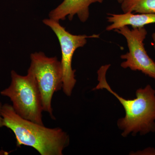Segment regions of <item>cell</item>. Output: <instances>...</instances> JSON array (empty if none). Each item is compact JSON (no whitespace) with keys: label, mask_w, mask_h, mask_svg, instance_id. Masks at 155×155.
Wrapping results in <instances>:
<instances>
[{"label":"cell","mask_w":155,"mask_h":155,"mask_svg":"<svg viewBox=\"0 0 155 155\" xmlns=\"http://www.w3.org/2000/svg\"><path fill=\"white\" fill-rule=\"evenodd\" d=\"M1 113L4 127L13 131L17 147H31L41 155H63L69 146V135L60 127L49 128L23 119L8 104L2 105Z\"/></svg>","instance_id":"7a4b0ae2"},{"label":"cell","mask_w":155,"mask_h":155,"mask_svg":"<svg viewBox=\"0 0 155 155\" xmlns=\"http://www.w3.org/2000/svg\"><path fill=\"white\" fill-rule=\"evenodd\" d=\"M43 22L55 34L60 43L62 54L61 62L63 75L62 90L66 95L70 96L77 81L75 78L76 71L72 68L73 54L78 48L83 47L86 45L87 39L99 38L100 35L72 34L61 25L59 21L50 18L43 19Z\"/></svg>","instance_id":"5b68a950"},{"label":"cell","mask_w":155,"mask_h":155,"mask_svg":"<svg viewBox=\"0 0 155 155\" xmlns=\"http://www.w3.org/2000/svg\"><path fill=\"white\" fill-rule=\"evenodd\" d=\"M11 76L10 86L0 94L10 99L14 110L19 116L43 125L41 97L33 75L28 70L27 75L22 76L12 70Z\"/></svg>","instance_id":"3957f363"},{"label":"cell","mask_w":155,"mask_h":155,"mask_svg":"<svg viewBox=\"0 0 155 155\" xmlns=\"http://www.w3.org/2000/svg\"><path fill=\"white\" fill-rule=\"evenodd\" d=\"M110 64L101 66L98 70V83L93 90H107L123 106L125 116L117 121V126L122 131L123 137L131 134L145 135L155 132V90L150 84L140 88L136 92V98L126 99L114 91L107 81L106 74Z\"/></svg>","instance_id":"6da1fadb"},{"label":"cell","mask_w":155,"mask_h":155,"mask_svg":"<svg viewBox=\"0 0 155 155\" xmlns=\"http://www.w3.org/2000/svg\"><path fill=\"white\" fill-rule=\"evenodd\" d=\"M114 31L125 38L129 50L120 57L125 60L121 64V67L140 71L155 80V63L147 54L143 43L147 34L145 28L130 29L127 26H124Z\"/></svg>","instance_id":"8992f818"},{"label":"cell","mask_w":155,"mask_h":155,"mask_svg":"<svg viewBox=\"0 0 155 155\" xmlns=\"http://www.w3.org/2000/svg\"><path fill=\"white\" fill-rule=\"evenodd\" d=\"M2 103L0 102V127H4V125H3V118L2 117V115H1V109H2Z\"/></svg>","instance_id":"8fae6325"},{"label":"cell","mask_w":155,"mask_h":155,"mask_svg":"<svg viewBox=\"0 0 155 155\" xmlns=\"http://www.w3.org/2000/svg\"><path fill=\"white\" fill-rule=\"evenodd\" d=\"M131 155H155V149L153 148H147L143 150H139Z\"/></svg>","instance_id":"30bf717a"},{"label":"cell","mask_w":155,"mask_h":155,"mask_svg":"<svg viewBox=\"0 0 155 155\" xmlns=\"http://www.w3.org/2000/svg\"><path fill=\"white\" fill-rule=\"evenodd\" d=\"M28 71L33 75L40 93L43 111L53 119L52 100L54 93L63 88V69L61 61L56 57H48L39 52L31 54Z\"/></svg>","instance_id":"277c9868"},{"label":"cell","mask_w":155,"mask_h":155,"mask_svg":"<svg viewBox=\"0 0 155 155\" xmlns=\"http://www.w3.org/2000/svg\"><path fill=\"white\" fill-rule=\"evenodd\" d=\"M152 37L153 41V47L155 50V32L153 34Z\"/></svg>","instance_id":"7c38bea8"},{"label":"cell","mask_w":155,"mask_h":155,"mask_svg":"<svg viewBox=\"0 0 155 155\" xmlns=\"http://www.w3.org/2000/svg\"><path fill=\"white\" fill-rule=\"evenodd\" d=\"M6 151L3 150H0V155H5L6 154Z\"/></svg>","instance_id":"4fadbf2b"},{"label":"cell","mask_w":155,"mask_h":155,"mask_svg":"<svg viewBox=\"0 0 155 155\" xmlns=\"http://www.w3.org/2000/svg\"><path fill=\"white\" fill-rule=\"evenodd\" d=\"M121 5L124 13L155 14V0H128Z\"/></svg>","instance_id":"9c48e42d"},{"label":"cell","mask_w":155,"mask_h":155,"mask_svg":"<svg viewBox=\"0 0 155 155\" xmlns=\"http://www.w3.org/2000/svg\"><path fill=\"white\" fill-rule=\"evenodd\" d=\"M107 19L111 23L106 30H115L124 26H132L133 28H141L145 25L155 23V14H134L128 12L123 14H108Z\"/></svg>","instance_id":"ba28073f"},{"label":"cell","mask_w":155,"mask_h":155,"mask_svg":"<svg viewBox=\"0 0 155 155\" xmlns=\"http://www.w3.org/2000/svg\"><path fill=\"white\" fill-rule=\"evenodd\" d=\"M104 0H64L49 14L50 19L56 21L72 20L77 15L81 22H86L89 17V7L94 3H102Z\"/></svg>","instance_id":"52a82bcc"},{"label":"cell","mask_w":155,"mask_h":155,"mask_svg":"<svg viewBox=\"0 0 155 155\" xmlns=\"http://www.w3.org/2000/svg\"><path fill=\"white\" fill-rule=\"evenodd\" d=\"M116 1L119 4H121L122 3L125 2V1H128V0H116Z\"/></svg>","instance_id":"5bb4252c"}]
</instances>
